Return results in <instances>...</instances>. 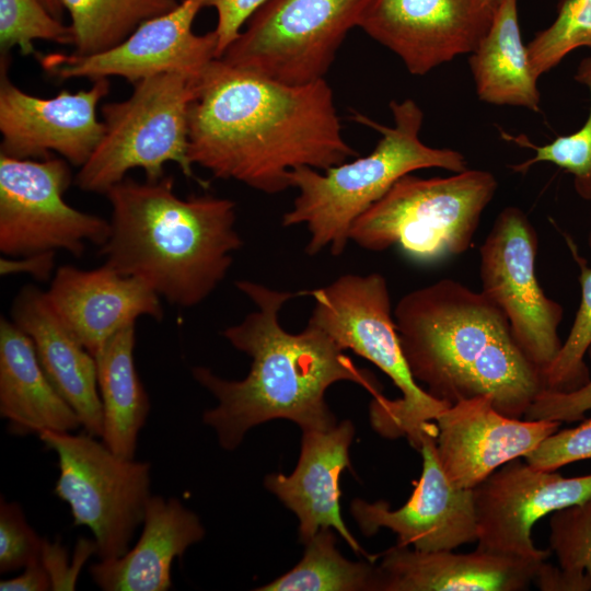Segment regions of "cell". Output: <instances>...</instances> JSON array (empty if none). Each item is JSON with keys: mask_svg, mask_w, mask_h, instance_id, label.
I'll return each instance as SVG.
<instances>
[{"mask_svg": "<svg viewBox=\"0 0 591 591\" xmlns=\"http://www.w3.org/2000/svg\"><path fill=\"white\" fill-rule=\"evenodd\" d=\"M200 77L161 73L134 83L128 99L103 104V137L76 175V185L105 195L132 169H141L147 181L162 178L169 162L194 177L188 115Z\"/></svg>", "mask_w": 591, "mask_h": 591, "instance_id": "ba28073f", "label": "cell"}, {"mask_svg": "<svg viewBox=\"0 0 591 591\" xmlns=\"http://www.w3.org/2000/svg\"><path fill=\"white\" fill-rule=\"evenodd\" d=\"M69 13L74 54L93 55L127 38L142 22L174 9L176 0H60Z\"/></svg>", "mask_w": 591, "mask_h": 591, "instance_id": "83f0119b", "label": "cell"}, {"mask_svg": "<svg viewBox=\"0 0 591 591\" xmlns=\"http://www.w3.org/2000/svg\"><path fill=\"white\" fill-rule=\"evenodd\" d=\"M207 0H183L171 11L142 22L127 38L102 53L38 54L42 69L50 77L92 81L120 77L134 84L167 72L200 77L218 59L213 31L198 35L193 24Z\"/></svg>", "mask_w": 591, "mask_h": 591, "instance_id": "4fadbf2b", "label": "cell"}, {"mask_svg": "<svg viewBox=\"0 0 591 591\" xmlns=\"http://www.w3.org/2000/svg\"><path fill=\"white\" fill-rule=\"evenodd\" d=\"M551 514L549 546L559 568L544 561L535 583L544 591H590L591 495Z\"/></svg>", "mask_w": 591, "mask_h": 591, "instance_id": "f1b7e54d", "label": "cell"}, {"mask_svg": "<svg viewBox=\"0 0 591 591\" xmlns=\"http://www.w3.org/2000/svg\"><path fill=\"white\" fill-rule=\"evenodd\" d=\"M38 437L57 455L54 491L69 506L73 523L92 532L101 559L123 556L151 497L150 463L120 457L85 431L44 430Z\"/></svg>", "mask_w": 591, "mask_h": 591, "instance_id": "9c48e42d", "label": "cell"}, {"mask_svg": "<svg viewBox=\"0 0 591 591\" xmlns=\"http://www.w3.org/2000/svg\"><path fill=\"white\" fill-rule=\"evenodd\" d=\"M355 155L325 79L287 84L220 58L202 72L188 158L213 177L278 194L291 187V171H325Z\"/></svg>", "mask_w": 591, "mask_h": 591, "instance_id": "6da1fadb", "label": "cell"}, {"mask_svg": "<svg viewBox=\"0 0 591 591\" xmlns=\"http://www.w3.org/2000/svg\"><path fill=\"white\" fill-rule=\"evenodd\" d=\"M0 415L12 434L72 432L77 413L45 373L34 344L11 318L0 320Z\"/></svg>", "mask_w": 591, "mask_h": 591, "instance_id": "cb8c5ba5", "label": "cell"}, {"mask_svg": "<svg viewBox=\"0 0 591 591\" xmlns=\"http://www.w3.org/2000/svg\"><path fill=\"white\" fill-rule=\"evenodd\" d=\"M355 434L350 420L326 430H303L301 453L291 475L268 474L265 487L299 519V538L305 544L322 528L334 529L357 554L370 560L345 525L340 513L339 476L349 467V448Z\"/></svg>", "mask_w": 591, "mask_h": 591, "instance_id": "ffe728a7", "label": "cell"}, {"mask_svg": "<svg viewBox=\"0 0 591 591\" xmlns=\"http://www.w3.org/2000/svg\"><path fill=\"white\" fill-rule=\"evenodd\" d=\"M588 244L591 248V232ZM575 258L580 267L581 301L569 335L543 373L544 387L552 391L570 392L590 379L583 359L591 346V267L579 255L575 254Z\"/></svg>", "mask_w": 591, "mask_h": 591, "instance_id": "1f68e13d", "label": "cell"}, {"mask_svg": "<svg viewBox=\"0 0 591 591\" xmlns=\"http://www.w3.org/2000/svg\"><path fill=\"white\" fill-rule=\"evenodd\" d=\"M490 0H371L359 27L394 53L409 73L425 76L471 54L487 32Z\"/></svg>", "mask_w": 591, "mask_h": 591, "instance_id": "2e32d148", "label": "cell"}, {"mask_svg": "<svg viewBox=\"0 0 591 591\" xmlns=\"http://www.w3.org/2000/svg\"><path fill=\"white\" fill-rule=\"evenodd\" d=\"M105 196L112 217L109 236L100 246L104 264L146 281L173 305L193 308L206 300L243 246L233 200L179 197L172 176L144 182L126 176Z\"/></svg>", "mask_w": 591, "mask_h": 591, "instance_id": "277c9868", "label": "cell"}, {"mask_svg": "<svg viewBox=\"0 0 591 591\" xmlns=\"http://www.w3.org/2000/svg\"><path fill=\"white\" fill-rule=\"evenodd\" d=\"M10 318L32 339L45 373L77 413L84 431L102 438L96 360L54 310L46 291L23 286L13 298Z\"/></svg>", "mask_w": 591, "mask_h": 591, "instance_id": "44dd1931", "label": "cell"}, {"mask_svg": "<svg viewBox=\"0 0 591 591\" xmlns=\"http://www.w3.org/2000/svg\"><path fill=\"white\" fill-rule=\"evenodd\" d=\"M393 125L385 126L359 113L354 120L378 130L375 148L367 155L320 172L301 166L289 174L298 189L292 208L282 217L283 227L305 224V253L314 256L329 248L341 255L354 222L403 176L420 169L439 167L453 173L467 170L460 151L433 148L420 139L424 113L412 99L391 101Z\"/></svg>", "mask_w": 591, "mask_h": 591, "instance_id": "5b68a950", "label": "cell"}, {"mask_svg": "<svg viewBox=\"0 0 591 591\" xmlns=\"http://www.w3.org/2000/svg\"><path fill=\"white\" fill-rule=\"evenodd\" d=\"M371 0H267L220 59L287 84L324 79Z\"/></svg>", "mask_w": 591, "mask_h": 591, "instance_id": "30bf717a", "label": "cell"}, {"mask_svg": "<svg viewBox=\"0 0 591 591\" xmlns=\"http://www.w3.org/2000/svg\"><path fill=\"white\" fill-rule=\"evenodd\" d=\"M45 538L27 523L18 502L0 500V572L7 573L40 561Z\"/></svg>", "mask_w": 591, "mask_h": 591, "instance_id": "836d02e7", "label": "cell"}, {"mask_svg": "<svg viewBox=\"0 0 591 591\" xmlns=\"http://www.w3.org/2000/svg\"><path fill=\"white\" fill-rule=\"evenodd\" d=\"M235 287L255 311L222 335L252 359L250 372L236 381L206 367L192 369L194 379L218 402L205 410L202 421L215 430L221 448L236 449L250 429L273 419L291 420L302 431L336 426L325 392L339 381L354 382L373 397L383 395L374 374L356 366L324 331L308 323L291 334L281 326L280 310L297 294L245 279Z\"/></svg>", "mask_w": 591, "mask_h": 591, "instance_id": "7a4b0ae2", "label": "cell"}, {"mask_svg": "<svg viewBox=\"0 0 591 591\" xmlns=\"http://www.w3.org/2000/svg\"><path fill=\"white\" fill-rule=\"evenodd\" d=\"M40 1L55 18L62 21L63 8L60 0H40Z\"/></svg>", "mask_w": 591, "mask_h": 591, "instance_id": "ab89813d", "label": "cell"}, {"mask_svg": "<svg viewBox=\"0 0 591 591\" xmlns=\"http://www.w3.org/2000/svg\"><path fill=\"white\" fill-rule=\"evenodd\" d=\"M526 47L537 79L571 51L591 47V0H559L554 22L537 32Z\"/></svg>", "mask_w": 591, "mask_h": 591, "instance_id": "4dcf8cb0", "label": "cell"}, {"mask_svg": "<svg viewBox=\"0 0 591 591\" xmlns=\"http://www.w3.org/2000/svg\"><path fill=\"white\" fill-rule=\"evenodd\" d=\"M573 79L586 86L590 95L588 117L577 131L558 136L543 146L533 143L525 135L511 136L502 131L501 135L506 140L534 150L533 158L512 165L514 172L525 173L541 162L555 164L572 175L578 196L591 201V56L580 60Z\"/></svg>", "mask_w": 591, "mask_h": 591, "instance_id": "f546056e", "label": "cell"}, {"mask_svg": "<svg viewBox=\"0 0 591 591\" xmlns=\"http://www.w3.org/2000/svg\"><path fill=\"white\" fill-rule=\"evenodd\" d=\"M62 158L18 159L0 153V251L7 257L102 246L109 220L81 211L63 198L72 182Z\"/></svg>", "mask_w": 591, "mask_h": 591, "instance_id": "8fae6325", "label": "cell"}, {"mask_svg": "<svg viewBox=\"0 0 591 591\" xmlns=\"http://www.w3.org/2000/svg\"><path fill=\"white\" fill-rule=\"evenodd\" d=\"M136 324L114 335L95 357L103 410L102 441L120 457L132 460L139 432L150 412L148 393L138 375L134 350Z\"/></svg>", "mask_w": 591, "mask_h": 591, "instance_id": "484cf974", "label": "cell"}, {"mask_svg": "<svg viewBox=\"0 0 591 591\" xmlns=\"http://www.w3.org/2000/svg\"><path fill=\"white\" fill-rule=\"evenodd\" d=\"M142 525L138 542L127 553L90 566L91 579L101 590H169L173 560L206 534L199 517L178 499L153 495L147 502Z\"/></svg>", "mask_w": 591, "mask_h": 591, "instance_id": "603a6c76", "label": "cell"}, {"mask_svg": "<svg viewBox=\"0 0 591 591\" xmlns=\"http://www.w3.org/2000/svg\"><path fill=\"white\" fill-rule=\"evenodd\" d=\"M498 183L488 171L465 170L445 177L407 174L351 225L361 248L399 247L408 257L437 262L466 252Z\"/></svg>", "mask_w": 591, "mask_h": 591, "instance_id": "52a82bcc", "label": "cell"}, {"mask_svg": "<svg viewBox=\"0 0 591 591\" xmlns=\"http://www.w3.org/2000/svg\"><path fill=\"white\" fill-rule=\"evenodd\" d=\"M1 591H47L53 590L50 576L42 560L24 568L15 578L1 580Z\"/></svg>", "mask_w": 591, "mask_h": 591, "instance_id": "f35d334b", "label": "cell"}, {"mask_svg": "<svg viewBox=\"0 0 591 591\" xmlns=\"http://www.w3.org/2000/svg\"><path fill=\"white\" fill-rule=\"evenodd\" d=\"M302 559L258 591H379L373 561H350L336 549L332 528H322L305 544Z\"/></svg>", "mask_w": 591, "mask_h": 591, "instance_id": "4316f807", "label": "cell"}, {"mask_svg": "<svg viewBox=\"0 0 591 591\" xmlns=\"http://www.w3.org/2000/svg\"><path fill=\"white\" fill-rule=\"evenodd\" d=\"M543 563L477 548L456 554L396 544L382 554L379 591H523Z\"/></svg>", "mask_w": 591, "mask_h": 591, "instance_id": "7402d4cb", "label": "cell"}, {"mask_svg": "<svg viewBox=\"0 0 591 591\" xmlns=\"http://www.w3.org/2000/svg\"><path fill=\"white\" fill-rule=\"evenodd\" d=\"M37 39L72 45V31L40 0H0L1 55L15 47L22 56L37 55L34 46Z\"/></svg>", "mask_w": 591, "mask_h": 591, "instance_id": "d6a6232c", "label": "cell"}, {"mask_svg": "<svg viewBox=\"0 0 591 591\" xmlns=\"http://www.w3.org/2000/svg\"><path fill=\"white\" fill-rule=\"evenodd\" d=\"M54 310L95 358L108 340L140 316L161 321L162 298L143 280L107 265L55 270L46 291Z\"/></svg>", "mask_w": 591, "mask_h": 591, "instance_id": "d6986e66", "label": "cell"}, {"mask_svg": "<svg viewBox=\"0 0 591 591\" xmlns=\"http://www.w3.org/2000/svg\"><path fill=\"white\" fill-rule=\"evenodd\" d=\"M588 459H591V418L575 428L552 433L525 456V462L536 470L553 472Z\"/></svg>", "mask_w": 591, "mask_h": 591, "instance_id": "e575fe53", "label": "cell"}, {"mask_svg": "<svg viewBox=\"0 0 591 591\" xmlns=\"http://www.w3.org/2000/svg\"><path fill=\"white\" fill-rule=\"evenodd\" d=\"M537 233L518 207L503 208L480 247V292L509 321L513 337L542 376L563 343L561 305L548 298L535 275Z\"/></svg>", "mask_w": 591, "mask_h": 591, "instance_id": "7c38bea8", "label": "cell"}, {"mask_svg": "<svg viewBox=\"0 0 591 591\" xmlns=\"http://www.w3.org/2000/svg\"><path fill=\"white\" fill-rule=\"evenodd\" d=\"M267 0H207L217 12L218 58L235 40L252 14Z\"/></svg>", "mask_w": 591, "mask_h": 591, "instance_id": "8d00e7d4", "label": "cell"}, {"mask_svg": "<svg viewBox=\"0 0 591 591\" xmlns=\"http://www.w3.org/2000/svg\"><path fill=\"white\" fill-rule=\"evenodd\" d=\"M393 315L414 379L437 399L485 395L499 413L521 418L545 389L509 321L480 291L444 278L403 296Z\"/></svg>", "mask_w": 591, "mask_h": 591, "instance_id": "3957f363", "label": "cell"}, {"mask_svg": "<svg viewBox=\"0 0 591 591\" xmlns=\"http://www.w3.org/2000/svg\"><path fill=\"white\" fill-rule=\"evenodd\" d=\"M591 360V346L588 349ZM591 409V375L581 387L570 392L544 389L534 398L524 414L528 420H556L572 422L582 420Z\"/></svg>", "mask_w": 591, "mask_h": 591, "instance_id": "d590c367", "label": "cell"}, {"mask_svg": "<svg viewBox=\"0 0 591 591\" xmlns=\"http://www.w3.org/2000/svg\"><path fill=\"white\" fill-rule=\"evenodd\" d=\"M468 65L482 102L540 111L541 95L523 44L518 0H498L491 23L470 54Z\"/></svg>", "mask_w": 591, "mask_h": 591, "instance_id": "d4e9b609", "label": "cell"}, {"mask_svg": "<svg viewBox=\"0 0 591 591\" xmlns=\"http://www.w3.org/2000/svg\"><path fill=\"white\" fill-rule=\"evenodd\" d=\"M436 422L440 464L449 480L465 489H473L507 462L525 457L561 424L508 417L485 395L451 405Z\"/></svg>", "mask_w": 591, "mask_h": 591, "instance_id": "ac0fdd59", "label": "cell"}, {"mask_svg": "<svg viewBox=\"0 0 591 591\" xmlns=\"http://www.w3.org/2000/svg\"><path fill=\"white\" fill-rule=\"evenodd\" d=\"M300 294L311 296L314 308L308 321L343 349H350L383 371L402 397H374L371 425L389 439L406 437L418 448L420 433L451 405L431 396L414 379L404 357L392 313L385 278L378 273L346 274L331 283Z\"/></svg>", "mask_w": 591, "mask_h": 591, "instance_id": "8992f818", "label": "cell"}, {"mask_svg": "<svg viewBox=\"0 0 591 591\" xmlns=\"http://www.w3.org/2000/svg\"><path fill=\"white\" fill-rule=\"evenodd\" d=\"M8 55H1V153L42 160L55 152L81 167L104 134L96 108L111 89L108 78L93 81L88 90H62L54 97H37L19 89L8 77Z\"/></svg>", "mask_w": 591, "mask_h": 591, "instance_id": "9a60e30c", "label": "cell"}, {"mask_svg": "<svg viewBox=\"0 0 591 591\" xmlns=\"http://www.w3.org/2000/svg\"><path fill=\"white\" fill-rule=\"evenodd\" d=\"M591 474L564 477L511 460L473 488L477 549L542 563L552 553L534 546L531 530L547 515L587 499Z\"/></svg>", "mask_w": 591, "mask_h": 591, "instance_id": "5bb4252c", "label": "cell"}, {"mask_svg": "<svg viewBox=\"0 0 591 591\" xmlns=\"http://www.w3.org/2000/svg\"><path fill=\"white\" fill-rule=\"evenodd\" d=\"M436 434L437 426L430 424L419 436L422 472L405 505L391 510L383 500H352L351 514L364 535L387 528L397 534V545L424 552L453 551L477 541L473 489L449 480L437 454Z\"/></svg>", "mask_w": 591, "mask_h": 591, "instance_id": "e0dca14e", "label": "cell"}, {"mask_svg": "<svg viewBox=\"0 0 591 591\" xmlns=\"http://www.w3.org/2000/svg\"><path fill=\"white\" fill-rule=\"evenodd\" d=\"M490 1H493V2H497L498 0H490Z\"/></svg>", "mask_w": 591, "mask_h": 591, "instance_id": "60d3db41", "label": "cell"}, {"mask_svg": "<svg viewBox=\"0 0 591 591\" xmlns=\"http://www.w3.org/2000/svg\"><path fill=\"white\" fill-rule=\"evenodd\" d=\"M56 253L47 252L21 257L1 258V275L27 274L39 281L53 278Z\"/></svg>", "mask_w": 591, "mask_h": 591, "instance_id": "74e56055", "label": "cell"}]
</instances>
